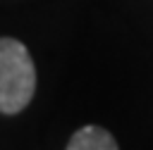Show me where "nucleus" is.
<instances>
[{"mask_svg": "<svg viewBox=\"0 0 153 150\" xmlns=\"http://www.w3.org/2000/svg\"><path fill=\"white\" fill-rule=\"evenodd\" d=\"M36 90V67L24 43L0 38V112H22Z\"/></svg>", "mask_w": 153, "mask_h": 150, "instance_id": "nucleus-1", "label": "nucleus"}, {"mask_svg": "<svg viewBox=\"0 0 153 150\" xmlns=\"http://www.w3.org/2000/svg\"><path fill=\"white\" fill-rule=\"evenodd\" d=\"M67 150H117V140L100 126H84L69 138Z\"/></svg>", "mask_w": 153, "mask_h": 150, "instance_id": "nucleus-2", "label": "nucleus"}]
</instances>
